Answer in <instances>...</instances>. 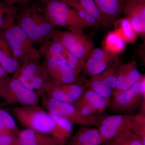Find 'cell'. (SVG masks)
Returning a JSON list of instances; mask_svg holds the SVG:
<instances>
[{
    "label": "cell",
    "instance_id": "4fadbf2b",
    "mask_svg": "<svg viewBox=\"0 0 145 145\" xmlns=\"http://www.w3.org/2000/svg\"><path fill=\"white\" fill-rule=\"evenodd\" d=\"M84 90V87L77 83L56 85L48 81L44 95L62 102L73 104L80 98Z\"/></svg>",
    "mask_w": 145,
    "mask_h": 145
},
{
    "label": "cell",
    "instance_id": "ffe728a7",
    "mask_svg": "<svg viewBox=\"0 0 145 145\" xmlns=\"http://www.w3.org/2000/svg\"><path fill=\"white\" fill-rule=\"evenodd\" d=\"M69 145H101L99 131L96 127H82L68 142Z\"/></svg>",
    "mask_w": 145,
    "mask_h": 145
},
{
    "label": "cell",
    "instance_id": "cb8c5ba5",
    "mask_svg": "<svg viewBox=\"0 0 145 145\" xmlns=\"http://www.w3.org/2000/svg\"><path fill=\"white\" fill-rule=\"evenodd\" d=\"M126 43L114 30L109 31L105 37L103 43V49L114 56L123 52Z\"/></svg>",
    "mask_w": 145,
    "mask_h": 145
},
{
    "label": "cell",
    "instance_id": "3957f363",
    "mask_svg": "<svg viewBox=\"0 0 145 145\" xmlns=\"http://www.w3.org/2000/svg\"><path fill=\"white\" fill-rule=\"evenodd\" d=\"M2 31L14 58L21 65L31 60L40 59L41 54L36 44L16 23Z\"/></svg>",
    "mask_w": 145,
    "mask_h": 145
},
{
    "label": "cell",
    "instance_id": "e575fe53",
    "mask_svg": "<svg viewBox=\"0 0 145 145\" xmlns=\"http://www.w3.org/2000/svg\"><path fill=\"white\" fill-rule=\"evenodd\" d=\"M139 114L145 116V95L143 97L142 101L140 105V111Z\"/></svg>",
    "mask_w": 145,
    "mask_h": 145
},
{
    "label": "cell",
    "instance_id": "9c48e42d",
    "mask_svg": "<svg viewBox=\"0 0 145 145\" xmlns=\"http://www.w3.org/2000/svg\"><path fill=\"white\" fill-rule=\"evenodd\" d=\"M132 116L120 114L102 117L96 127L102 145H105L122 133L131 130Z\"/></svg>",
    "mask_w": 145,
    "mask_h": 145
},
{
    "label": "cell",
    "instance_id": "d6986e66",
    "mask_svg": "<svg viewBox=\"0 0 145 145\" xmlns=\"http://www.w3.org/2000/svg\"><path fill=\"white\" fill-rule=\"evenodd\" d=\"M0 65L9 74H13L21 65L13 56V52L3 31L0 30Z\"/></svg>",
    "mask_w": 145,
    "mask_h": 145
},
{
    "label": "cell",
    "instance_id": "30bf717a",
    "mask_svg": "<svg viewBox=\"0 0 145 145\" xmlns=\"http://www.w3.org/2000/svg\"><path fill=\"white\" fill-rule=\"evenodd\" d=\"M143 78L127 90L112 95L111 106L114 110L124 114L132 111L141 103L145 92Z\"/></svg>",
    "mask_w": 145,
    "mask_h": 145
},
{
    "label": "cell",
    "instance_id": "7402d4cb",
    "mask_svg": "<svg viewBox=\"0 0 145 145\" xmlns=\"http://www.w3.org/2000/svg\"><path fill=\"white\" fill-rule=\"evenodd\" d=\"M114 30L126 44H133L136 42L137 33L130 21L126 18H119L114 22Z\"/></svg>",
    "mask_w": 145,
    "mask_h": 145
},
{
    "label": "cell",
    "instance_id": "60d3db41",
    "mask_svg": "<svg viewBox=\"0 0 145 145\" xmlns=\"http://www.w3.org/2000/svg\"><path fill=\"white\" fill-rule=\"evenodd\" d=\"M144 117H145V116H144Z\"/></svg>",
    "mask_w": 145,
    "mask_h": 145
},
{
    "label": "cell",
    "instance_id": "836d02e7",
    "mask_svg": "<svg viewBox=\"0 0 145 145\" xmlns=\"http://www.w3.org/2000/svg\"><path fill=\"white\" fill-rule=\"evenodd\" d=\"M9 75L0 65V83L8 79L9 77Z\"/></svg>",
    "mask_w": 145,
    "mask_h": 145
},
{
    "label": "cell",
    "instance_id": "52a82bcc",
    "mask_svg": "<svg viewBox=\"0 0 145 145\" xmlns=\"http://www.w3.org/2000/svg\"><path fill=\"white\" fill-rule=\"evenodd\" d=\"M12 76L39 96L44 94L45 88L49 81L46 69L39 60H31L21 65Z\"/></svg>",
    "mask_w": 145,
    "mask_h": 145
},
{
    "label": "cell",
    "instance_id": "ab89813d",
    "mask_svg": "<svg viewBox=\"0 0 145 145\" xmlns=\"http://www.w3.org/2000/svg\"><path fill=\"white\" fill-rule=\"evenodd\" d=\"M143 81H144V88H145L144 96H145V77H144V78H143Z\"/></svg>",
    "mask_w": 145,
    "mask_h": 145
},
{
    "label": "cell",
    "instance_id": "277c9868",
    "mask_svg": "<svg viewBox=\"0 0 145 145\" xmlns=\"http://www.w3.org/2000/svg\"><path fill=\"white\" fill-rule=\"evenodd\" d=\"M44 9L55 27H61L67 31L77 33L83 32L84 29L86 27L77 10L67 3L52 0L45 4Z\"/></svg>",
    "mask_w": 145,
    "mask_h": 145
},
{
    "label": "cell",
    "instance_id": "d6a6232c",
    "mask_svg": "<svg viewBox=\"0 0 145 145\" xmlns=\"http://www.w3.org/2000/svg\"><path fill=\"white\" fill-rule=\"evenodd\" d=\"M5 1L12 5H15L16 4L20 3L26 6L31 0H5Z\"/></svg>",
    "mask_w": 145,
    "mask_h": 145
},
{
    "label": "cell",
    "instance_id": "8d00e7d4",
    "mask_svg": "<svg viewBox=\"0 0 145 145\" xmlns=\"http://www.w3.org/2000/svg\"><path fill=\"white\" fill-rule=\"evenodd\" d=\"M42 1L43 2L46 4V3H47L48 2L50 1H52V0H42ZM58 1H61L64 2L68 4L71 1H72V0H58Z\"/></svg>",
    "mask_w": 145,
    "mask_h": 145
},
{
    "label": "cell",
    "instance_id": "f35d334b",
    "mask_svg": "<svg viewBox=\"0 0 145 145\" xmlns=\"http://www.w3.org/2000/svg\"><path fill=\"white\" fill-rule=\"evenodd\" d=\"M3 106H4V104L3 103V102L0 101V108H1Z\"/></svg>",
    "mask_w": 145,
    "mask_h": 145
},
{
    "label": "cell",
    "instance_id": "d4e9b609",
    "mask_svg": "<svg viewBox=\"0 0 145 145\" xmlns=\"http://www.w3.org/2000/svg\"><path fill=\"white\" fill-rule=\"evenodd\" d=\"M68 4L75 10H82L89 13L99 21L102 27H105L103 17L93 0H72Z\"/></svg>",
    "mask_w": 145,
    "mask_h": 145
},
{
    "label": "cell",
    "instance_id": "74e56055",
    "mask_svg": "<svg viewBox=\"0 0 145 145\" xmlns=\"http://www.w3.org/2000/svg\"><path fill=\"white\" fill-rule=\"evenodd\" d=\"M140 55L141 57H142V59L144 61V63L145 64V54H144V53H140Z\"/></svg>",
    "mask_w": 145,
    "mask_h": 145
},
{
    "label": "cell",
    "instance_id": "ac0fdd59",
    "mask_svg": "<svg viewBox=\"0 0 145 145\" xmlns=\"http://www.w3.org/2000/svg\"><path fill=\"white\" fill-rule=\"evenodd\" d=\"M18 137L20 145H66L52 135L26 129L20 131Z\"/></svg>",
    "mask_w": 145,
    "mask_h": 145
},
{
    "label": "cell",
    "instance_id": "83f0119b",
    "mask_svg": "<svg viewBox=\"0 0 145 145\" xmlns=\"http://www.w3.org/2000/svg\"><path fill=\"white\" fill-rule=\"evenodd\" d=\"M104 145H143L141 140L132 131L122 133Z\"/></svg>",
    "mask_w": 145,
    "mask_h": 145
},
{
    "label": "cell",
    "instance_id": "1f68e13d",
    "mask_svg": "<svg viewBox=\"0 0 145 145\" xmlns=\"http://www.w3.org/2000/svg\"><path fill=\"white\" fill-rule=\"evenodd\" d=\"M0 145H20L18 136L0 135Z\"/></svg>",
    "mask_w": 145,
    "mask_h": 145
},
{
    "label": "cell",
    "instance_id": "9a60e30c",
    "mask_svg": "<svg viewBox=\"0 0 145 145\" xmlns=\"http://www.w3.org/2000/svg\"><path fill=\"white\" fill-rule=\"evenodd\" d=\"M123 13L137 36L145 39V0H126Z\"/></svg>",
    "mask_w": 145,
    "mask_h": 145
},
{
    "label": "cell",
    "instance_id": "f546056e",
    "mask_svg": "<svg viewBox=\"0 0 145 145\" xmlns=\"http://www.w3.org/2000/svg\"><path fill=\"white\" fill-rule=\"evenodd\" d=\"M131 130L137 135L143 145H145V119L138 113L133 115Z\"/></svg>",
    "mask_w": 145,
    "mask_h": 145
},
{
    "label": "cell",
    "instance_id": "8fae6325",
    "mask_svg": "<svg viewBox=\"0 0 145 145\" xmlns=\"http://www.w3.org/2000/svg\"><path fill=\"white\" fill-rule=\"evenodd\" d=\"M39 52L45 58H52L65 63L78 75L83 71L85 62L75 57L59 42L50 40L40 48Z\"/></svg>",
    "mask_w": 145,
    "mask_h": 145
},
{
    "label": "cell",
    "instance_id": "d590c367",
    "mask_svg": "<svg viewBox=\"0 0 145 145\" xmlns=\"http://www.w3.org/2000/svg\"><path fill=\"white\" fill-rule=\"evenodd\" d=\"M138 51L145 52V39L143 40V43L140 45Z\"/></svg>",
    "mask_w": 145,
    "mask_h": 145
},
{
    "label": "cell",
    "instance_id": "7c38bea8",
    "mask_svg": "<svg viewBox=\"0 0 145 145\" xmlns=\"http://www.w3.org/2000/svg\"><path fill=\"white\" fill-rule=\"evenodd\" d=\"M49 82L56 85L75 83L78 75L67 64L60 60L45 58L44 64Z\"/></svg>",
    "mask_w": 145,
    "mask_h": 145
},
{
    "label": "cell",
    "instance_id": "603a6c76",
    "mask_svg": "<svg viewBox=\"0 0 145 145\" xmlns=\"http://www.w3.org/2000/svg\"><path fill=\"white\" fill-rule=\"evenodd\" d=\"M20 10L5 0L0 1V30H3L16 23Z\"/></svg>",
    "mask_w": 145,
    "mask_h": 145
},
{
    "label": "cell",
    "instance_id": "ba28073f",
    "mask_svg": "<svg viewBox=\"0 0 145 145\" xmlns=\"http://www.w3.org/2000/svg\"><path fill=\"white\" fill-rule=\"evenodd\" d=\"M50 40L59 42L75 57L84 62L94 48L93 41L84 32L77 33L56 29Z\"/></svg>",
    "mask_w": 145,
    "mask_h": 145
},
{
    "label": "cell",
    "instance_id": "5b68a950",
    "mask_svg": "<svg viewBox=\"0 0 145 145\" xmlns=\"http://www.w3.org/2000/svg\"><path fill=\"white\" fill-rule=\"evenodd\" d=\"M39 97L13 76L0 83V99L4 106L38 105Z\"/></svg>",
    "mask_w": 145,
    "mask_h": 145
},
{
    "label": "cell",
    "instance_id": "44dd1931",
    "mask_svg": "<svg viewBox=\"0 0 145 145\" xmlns=\"http://www.w3.org/2000/svg\"><path fill=\"white\" fill-rule=\"evenodd\" d=\"M50 114L55 121V126L52 136L62 142L67 144L68 142L72 136L73 124L65 117Z\"/></svg>",
    "mask_w": 145,
    "mask_h": 145
},
{
    "label": "cell",
    "instance_id": "6da1fadb",
    "mask_svg": "<svg viewBox=\"0 0 145 145\" xmlns=\"http://www.w3.org/2000/svg\"><path fill=\"white\" fill-rule=\"evenodd\" d=\"M16 24L40 48L49 41L56 29L45 13L44 8L36 5L30 6L20 11Z\"/></svg>",
    "mask_w": 145,
    "mask_h": 145
},
{
    "label": "cell",
    "instance_id": "e0dca14e",
    "mask_svg": "<svg viewBox=\"0 0 145 145\" xmlns=\"http://www.w3.org/2000/svg\"><path fill=\"white\" fill-rule=\"evenodd\" d=\"M105 20V27L113 25L124 9L126 0H93Z\"/></svg>",
    "mask_w": 145,
    "mask_h": 145
},
{
    "label": "cell",
    "instance_id": "4dcf8cb0",
    "mask_svg": "<svg viewBox=\"0 0 145 145\" xmlns=\"http://www.w3.org/2000/svg\"><path fill=\"white\" fill-rule=\"evenodd\" d=\"M76 10L82 18L86 27H102L99 21L89 13L82 10Z\"/></svg>",
    "mask_w": 145,
    "mask_h": 145
},
{
    "label": "cell",
    "instance_id": "7a4b0ae2",
    "mask_svg": "<svg viewBox=\"0 0 145 145\" xmlns=\"http://www.w3.org/2000/svg\"><path fill=\"white\" fill-rule=\"evenodd\" d=\"M9 109L14 118L25 129L52 136L55 121L50 114L40 107L14 106Z\"/></svg>",
    "mask_w": 145,
    "mask_h": 145
},
{
    "label": "cell",
    "instance_id": "2e32d148",
    "mask_svg": "<svg viewBox=\"0 0 145 145\" xmlns=\"http://www.w3.org/2000/svg\"><path fill=\"white\" fill-rule=\"evenodd\" d=\"M143 78L134 59L120 65L117 70V84L113 95L127 90Z\"/></svg>",
    "mask_w": 145,
    "mask_h": 145
},
{
    "label": "cell",
    "instance_id": "4316f807",
    "mask_svg": "<svg viewBox=\"0 0 145 145\" xmlns=\"http://www.w3.org/2000/svg\"><path fill=\"white\" fill-rule=\"evenodd\" d=\"M20 131L13 115L7 110L0 108V135L18 136Z\"/></svg>",
    "mask_w": 145,
    "mask_h": 145
},
{
    "label": "cell",
    "instance_id": "484cf974",
    "mask_svg": "<svg viewBox=\"0 0 145 145\" xmlns=\"http://www.w3.org/2000/svg\"><path fill=\"white\" fill-rule=\"evenodd\" d=\"M80 99L88 104L97 115L105 111L109 104V100L89 89L84 91Z\"/></svg>",
    "mask_w": 145,
    "mask_h": 145
},
{
    "label": "cell",
    "instance_id": "5bb4252c",
    "mask_svg": "<svg viewBox=\"0 0 145 145\" xmlns=\"http://www.w3.org/2000/svg\"><path fill=\"white\" fill-rule=\"evenodd\" d=\"M117 59V56L110 54L103 48H94L85 62L82 71L91 77L99 75L109 67L110 63Z\"/></svg>",
    "mask_w": 145,
    "mask_h": 145
},
{
    "label": "cell",
    "instance_id": "f1b7e54d",
    "mask_svg": "<svg viewBox=\"0 0 145 145\" xmlns=\"http://www.w3.org/2000/svg\"><path fill=\"white\" fill-rule=\"evenodd\" d=\"M85 86L88 89L93 91L109 101L113 95V90L112 89L91 77L86 82Z\"/></svg>",
    "mask_w": 145,
    "mask_h": 145
},
{
    "label": "cell",
    "instance_id": "8992f818",
    "mask_svg": "<svg viewBox=\"0 0 145 145\" xmlns=\"http://www.w3.org/2000/svg\"><path fill=\"white\" fill-rule=\"evenodd\" d=\"M42 98L43 106L48 113L65 117L73 124L96 127L102 117L98 115L85 117L78 111L74 104L59 101L45 95Z\"/></svg>",
    "mask_w": 145,
    "mask_h": 145
}]
</instances>
